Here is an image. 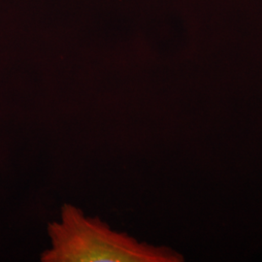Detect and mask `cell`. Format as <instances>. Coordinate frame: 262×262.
<instances>
[{
  "label": "cell",
  "mask_w": 262,
  "mask_h": 262,
  "mask_svg": "<svg viewBox=\"0 0 262 262\" xmlns=\"http://www.w3.org/2000/svg\"><path fill=\"white\" fill-rule=\"evenodd\" d=\"M51 247L43 262H182L184 255L166 246L140 242L112 229L98 217L64 204L59 220L48 227Z\"/></svg>",
  "instance_id": "6da1fadb"
}]
</instances>
